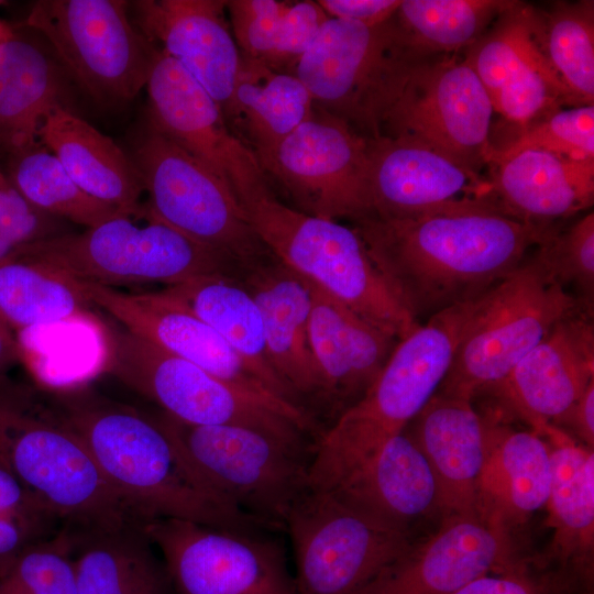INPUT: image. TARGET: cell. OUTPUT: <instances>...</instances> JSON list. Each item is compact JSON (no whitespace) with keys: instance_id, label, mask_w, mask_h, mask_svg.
<instances>
[{"instance_id":"e575fe53","label":"cell","mask_w":594,"mask_h":594,"mask_svg":"<svg viewBox=\"0 0 594 594\" xmlns=\"http://www.w3.org/2000/svg\"><path fill=\"white\" fill-rule=\"evenodd\" d=\"M314 110L310 92L294 74L242 57L227 119L245 135L243 142L254 154L276 145Z\"/></svg>"},{"instance_id":"7bdbcfd3","label":"cell","mask_w":594,"mask_h":594,"mask_svg":"<svg viewBox=\"0 0 594 594\" xmlns=\"http://www.w3.org/2000/svg\"><path fill=\"white\" fill-rule=\"evenodd\" d=\"M453 594H593V580L546 561L520 559L482 575Z\"/></svg>"},{"instance_id":"7dc6e473","label":"cell","mask_w":594,"mask_h":594,"mask_svg":"<svg viewBox=\"0 0 594 594\" xmlns=\"http://www.w3.org/2000/svg\"><path fill=\"white\" fill-rule=\"evenodd\" d=\"M62 526L48 519L0 514V578L32 544L55 536Z\"/></svg>"},{"instance_id":"7402d4cb","label":"cell","mask_w":594,"mask_h":594,"mask_svg":"<svg viewBox=\"0 0 594 594\" xmlns=\"http://www.w3.org/2000/svg\"><path fill=\"white\" fill-rule=\"evenodd\" d=\"M79 283L90 305L133 334L241 388L278 398L212 327L164 289L124 293Z\"/></svg>"},{"instance_id":"2e32d148","label":"cell","mask_w":594,"mask_h":594,"mask_svg":"<svg viewBox=\"0 0 594 594\" xmlns=\"http://www.w3.org/2000/svg\"><path fill=\"white\" fill-rule=\"evenodd\" d=\"M369 139L317 108L309 119L268 150L255 153L295 209L351 222L370 213Z\"/></svg>"},{"instance_id":"4dcf8cb0","label":"cell","mask_w":594,"mask_h":594,"mask_svg":"<svg viewBox=\"0 0 594 594\" xmlns=\"http://www.w3.org/2000/svg\"><path fill=\"white\" fill-rule=\"evenodd\" d=\"M550 440L551 484L546 506L553 529L546 560L593 578L594 453L562 429L548 425L540 433Z\"/></svg>"},{"instance_id":"83f0119b","label":"cell","mask_w":594,"mask_h":594,"mask_svg":"<svg viewBox=\"0 0 594 594\" xmlns=\"http://www.w3.org/2000/svg\"><path fill=\"white\" fill-rule=\"evenodd\" d=\"M405 431L433 472L444 517L480 513L477 495L486 457V429L473 402L437 392Z\"/></svg>"},{"instance_id":"1f68e13d","label":"cell","mask_w":594,"mask_h":594,"mask_svg":"<svg viewBox=\"0 0 594 594\" xmlns=\"http://www.w3.org/2000/svg\"><path fill=\"white\" fill-rule=\"evenodd\" d=\"M164 290L212 327L275 396L301 408L273 370L261 312L238 276L212 274Z\"/></svg>"},{"instance_id":"9a60e30c","label":"cell","mask_w":594,"mask_h":594,"mask_svg":"<svg viewBox=\"0 0 594 594\" xmlns=\"http://www.w3.org/2000/svg\"><path fill=\"white\" fill-rule=\"evenodd\" d=\"M407 57L392 19L366 26L329 18L294 75L317 108L343 120L362 136L376 139L394 79Z\"/></svg>"},{"instance_id":"d6986e66","label":"cell","mask_w":594,"mask_h":594,"mask_svg":"<svg viewBox=\"0 0 594 594\" xmlns=\"http://www.w3.org/2000/svg\"><path fill=\"white\" fill-rule=\"evenodd\" d=\"M521 558L510 530L481 513L448 515L424 540L384 565L355 594H453Z\"/></svg>"},{"instance_id":"c3c4849f","label":"cell","mask_w":594,"mask_h":594,"mask_svg":"<svg viewBox=\"0 0 594 594\" xmlns=\"http://www.w3.org/2000/svg\"><path fill=\"white\" fill-rule=\"evenodd\" d=\"M329 18L377 26L389 21L402 0H319Z\"/></svg>"},{"instance_id":"7a4b0ae2","label":"cell","mask_w":594,"mask_h":594,"mask_svg":"<svg viewBox=\"0 0 594 594\" xmlns=\"http://www.w3.org/2000/svg\"><path fill=\"white\" fill-rule=\"evenodd\" d=\"M47 394L142 524L175 518L238 530H268L209 486L158 413L120 403L90 386H59Z\"/></svg>"},{"instance_id":"cb8c5ba5","label":"cell","mask_w":594,"mask_h":594,"mask_svg":"<svg viewBox=\"0 0 594 594\" xmlns=\"http://www.w3.org/2000/svg\"><path fill=\"white\" fill-rule=\"evenodd\" d=\"M136 24L183 66L220 106L226 118L241 65L226 0H139Z\"/></svg>"},{"instance_id":"681fc988","label":"cell","mask_w":594,"mask_h":594,"mask_svg":"<svg viewBox=\"0 0 594 594\" xmlns=\"http://www.w3.org/2000/svg\"><path fill=\"white\" fill-rule=\"evenodd\" d=\"M0 514H16L61 524L58 518L2 464H0Z\"/></svg>"},{"instance_id":"f35d334b","label":"cell","mask_w":594,"mask_h":594,"mask_svg":"<svg viewBox=\"0 0 594 594\" xmlns=\"http://www.w3.org/2000/svg\"><path fill=\"white\" fill-rule=\"evenodd\" d=\"M539 11L550 64L580 106L594 105V2L559 1Z\"/></svg>"},{"instance_id":"ab89813d","label":"cell","mask_w":594,"mask_h":594,"mask_svg":"<svg viewBox=\"0 0 594 594\" xmlns=\"http://www.w3.org/2000/svg\"><path fill=\"white\" fill-rule=\"evenodd\" d=\"M549 273L573 295L593 309L594 299V213L566 227L553 226L534 249Z\"/></svg>"},{"instance_id":"ffe728a7","label":"cell","mask_w":594,"mask_h":594,"mask_svg":"<svg viewBox=\"0 0 594 594\" xmlns=\"http://www.w3.org/2000/svg\"><path fill=\"white\" fill-rule=\"evenodd\" d=\"M370 213L405 218L496 208L486 175L406 139H369ZM501 212V211H499Z\"/></svg>"},{"instance_id":"f5cc1de1","label":"cell","mask_w":594,"mask_h":594,"mask_svg":"<svg viewBox=\"0 0 594 594\" xmlns=\"http://www.w3.org/2000/svg\"><path fill=\"white\" fill-rule=\"evenodd\" d=\"M13 34L14 32L12 29L6 22L0 20V44Z\"/></svg>"},{"instance_id":"484cf974","label":"cell","mask_w":594,"mask_h":594,"mask_svg":"<svg viewBox=\"0 0 594 594\" xmlns=\"http://www.w3.org/2000/svg\"><path fill=\"white\" fill-rule=\"evenodd\" d=\"M486 170L498 211L528 224L556 226L593 205L594 160L525 150Z\"/></svg>"},{"instance_id":"e0dca14e","label":"cell","mask_w":594,"mask_h":594,"mask_svg":"<svg viewBox=\"0 0 594 594\" xmlns=\"http://www.w3.org/2000/svg\"><path fill=\"white\" fill-rule=\"evenodd\" d=\"M151 130L213 170L242 207L273 195L253 151L228 125L220 106L176 61L157 50L147 78Z\"/></svg>"},{"instance_id":"277c9868","label":"cell","mask_w":594,"mask_h":594,"mask_svg":"<svg viewBox=\"0 0 594 594\" xmlns=\"http://www.w3.org/2000/svg\"><path fill=\"white\" fill-rule=\"evenodd\" d=\"M0 464L73 534L141 524L47 391L0 377Z\"/></svg>"},{"instance_id":"7c38bea8","label":"cell","mask_w":594,"mask_h":594,"mask_svg":"<svg viewBox=\"0 0 594 594\" xmlns=\"http://www.w3.org/2000/svg\"><path fill=\"white\" fill-rule=\"evenodd\" d=\"M297 594H355L415 538L345 503L307 487L285 524Z\"/></svg>"},{"instance_id":"db71d44e","label":"cell","mask_w":594,"mask_h":594,"mask_svg":"<svg viewBox=\"0 0 594 594\" xmlns=\"http://www.w3.org/2000/svg\"><path fill=\"white\" fill-rule=\"evenodd\" d=\"M2 4H3V1L0 0V6H2Z\"/></svg>"},{"instance_id":"bcb514c9","label":"cell","mask_w":594,"mask_h":594,"mask_svg":"<svg viewBox=\"0 0 594 594\" xmlns=\"http://www.w3.org/2000/svg\"><path fill=\"white\" fill-rule=\"evenodd\" d=\"M53 218L29 204L9 180L0 186V235L15 249L56 237Z\"/></svg>"},{"instance_id":"ac0fdd59","label":"cell","mask_w":594,"mask_h":594,"mask_svg":"<svg viewBox=\"0 0 594 594\" xmlns=\"http://www.w3.org/2000/svg\"><path fill=\"white\" fill-rule=\"evenodd\" d=\"M463 54L494 112L521 128L580 106L546 55L540 11L531 4L514 1Z\"/></svg>"},{"instance_id":"d590c367","label":"cell","mask_w":594,"mask_h":594,"mask_svg":"<svg viewBox=\"0 0 594 594\" xmlns=\"http://www.w3.org/2000/svg\"><path fill=\"white\" fill-rule=\"evenodd\" d=\"M89 306L78 280L18 251L0 261V319L12 330L85 317Z\"/></svg>"},{"instance_id":"74e56055","label":"cell","mask_w":594,"mask_h":594,"mask_svg":"<svg viewBox=\"0 0 594 594\" xmlns=\"http://www.w3.org/2000/svg\"><path fill=\"white\" fill-rule=\"evenodd\" d=\"M7 178L34 208L87 229L127 215L84 191L58 160L38 145L9 156Z\"/></svg>"},{"instance_id":"4316f807","label":"cell","mask_w":594,"mask_h":594,"mask_svg":"<svg viewBox=\"0 0 594 594\" xmlns=\"http://www.w3.org/2000/svg\"><path fill=\"white\" fill-rule=\"evenodd\" d=\"M322 491L413 537L422 520L444 517L433 472L405 430L363 466Z\"/></svg>"},{"instance_id":"f1b7e54d","label":"cell","mask_w":594,"mask_h":594,"mask_svg":"<svg viewBox=\"0 0 594 594\" xmlns=\"http://www.w3.org/2000/svg\"><path fill=\"white\" fill-rule=\"evenodd\" d=\"M479 512L508 530L546 506L551 484L550 447L536 431L516 430L490 414Z\"/></svg>"},{"instance_id":"60d3db41","label":"cell","mask_w":594,"mask_h":594,"mask_svg":"<svg viewBox=\"0 0 594 594\" xmlns=\"http://www.w3.org/2000/svg\"><path fill=\"white\" fill-rule=\"evenodd\" d=\"M73 547L64 528L30 546L0 578V594H78Z\"/></svg>"},{"instance_id":"6da1fadb","label":"cell","mask_w":594,"mask_h":594,"mask_svg":"<svg viewBox=\"0 0 594 594\" xmlns=\"http://www.w3.org/2000/svg\"><path fill=\"white\" fill-rule=\"evenodd\" d=\"M352 227L399 301L421 323L492 289L553 226L474 208L405 218L365 216Z\"/></svg>"},{"instance_id":"5bb4252c","label":"cell","mask_w":594,"mask_h":594,"mask_svg":"<svg viewBox=\"0 0 594 594\" xmlns=\"http://www.w3.org/2000/svg\"><path fill=\"white\" fill-rule=\"evenodd\" d=\"M142 528L162 553L174 594H297L285 546L272 531L175 518Z\"/></svg>"},{"instance_id":"816d5d0a","label":"cell","mask_w":594,"mask_h":594,"mask_svg":"<svg viewBox=\"0 0 594 594\" xmlns=\"http://www.w3.org/2000/svg\"><path fill=\"white\" fill-rule=\"evenodd\" d=\"M20 360V351L13 330L0 319V377Z\"/></svg>"},{"instance_id":"f6af8a7d","label":"cell","mask_w":594,"mask_h":594,"mask_svg":"<svg viewBox=\"0 0 594 594\" xmlns=\"http://www.w3.org/2000/svg\"><path fill=\"white\" fill-rule=\"evenodd\" d=\"M329 19L317 1H289L268 67L294 74L297 63Z\"/></svg>"},{"instance_id":"f546056e","label":"cell","mask_w":594,"mask_h":594,"mask_svg":"<svg viewBox=\"0 0 594 594\" xmlns=\"http://www.w3.org/2000/svg\"><path fill=\"white\" fill-rule=\"evenodd\" d=\"M37 141L88 195L127 215L142 213L144 189L133 161L86 120L55 105L43 119Z\"/></svg>"},{"instance_id":"30bf717a","label":"cell","mask_w":594,"mask_h":594,"mask_svg":"<svg viewBox=\"0 0 594 594\" xmlns=\"http://www.w3.org/2000/svg\"><path fill=\"white\" fill-rule=\"evenodd\" d=\"M493 114L464 54L408 57L394 79L378 138L417 142L485 175Z\"/></svg>"},{"instance_id":"603a6c76","label":"cell","mask_w":594,"mask_h":594,"mask_svg":"<svg viewBox=\"0 0 594 594\" xmlns=\"http://www.w3.org/2000/svg\"><path fill=\"white\" fill-rule=\"evenodd\" d=\"M309 285V341L320 377L315 420L323 433L365 395L399 340Z\"/></svg>"},{"instance_id":"836d02e7","label":"cell","mask_w":594,"mask_h":594,"mask_svg":"<svg viewBox=\"0 0 594 594\" xmlns=\"http://www.w3.org/2000/svg\"><path fill=\"white\" fill-rule=\"evenodd\" d=\"M53 61L15 33L0 44V150L9 156L38 145L45 114L59 103Z\"/></svg>"},{"instance_id":"8992f818","label":"cell","mask_w":594,"mask_h":594,"mask_svg":"<svg viewBox=\"0 0 594 594\" xmlns=\"http://www.w3.org/2000/svg\"><path fill=\"white\" fill-rule=\"evenodd\" d=\"M108 331L105 372L182 422L240 425L295 438L321 435L306 411L286 400L241 388L122 327Z\"/></svg>"},{"instance_id":"8fae6325","label":"cell","mask_w":594,"mask_h":594,"mask_svg":"<svg viewBox=\"0 0 594 594\" xmlns=\"http://www.w3.org/2000/svg\"><path fill=\"white\" fill-rule=\"evenodd\" d=\"M132 161L148 196L144 216L219 254L237 275L273 256L231 188L177 144L150 129Z\"/></svg>"},{"instance_id":"44dd1931","label":"cell","mask_w":594,"mask_h":594,"mask_svg":"<svg viewBox=\"0 0 594 594\" xmlns=\"http://www.w3.org/2000/svg\"><path fill=\"white\" fill-rule=\"evenodd\" d=\"M594 382L593 309L580 307L558 321L495 387L486 392L497 409L540 433L554 425Z\"/></svg>"},{"instance_id":"f907efd6","label":"cell","mask_w":594,"mask_h":594,"mask_svg":"<svg viewBox=\"0 0 594 594\" xmlns=\"http://www.w3.org/2000/svg\"><path fill=\"white\" fill-rule=\"evenodd\" d=\"M570 429L582 443L594 446V382H592L570 409L553 425Z\"/></svg>"},{"instance_id":"4fadbf2b","label":"cell","mask_w":594,"mask_h":594,"mask_svg":"<svg viewBox=\"0 0 594 594\" xmlns=\"http://www.w3.org/2000/svg\"><path fill=\"white\" fill-rule=\"evenodd\" d=\"M123 0H40L25 24L38 31L77 82L100 102L132 100L146 86L156 48Z\"/></svg>"},{"instance_id":"3957f363","label":"cell","mask_w":594,"mask_h":594,"mask_svg":"<svg viewBox=\"0 0 594 594\" xmlns=\"http://www.w3.org/2000/svg\"><path fill=\"white\" fill-rule=\"evenodd\" d=\"M490 290L439 311L398 341L365 395L320 436L309 487H333L406 429L439 389Z\"/></svg>"},{"instance_id":"d4e9b609","label":"cell","mask_w":594,"mask_h":594,"mask_svg":"<svg viewBox=\"0 0 594 594\" xmlns=\"http://www.w3.org/2000/svg\"><path fill=\"white\" fill-rule=\"evenodd\" d=\"M238 277L261 312L273 370L315 420L320 377L309 341V283L274 255Z\"/></svg>"},{"instance_id":"52a82bcc","label":"cell","mask_w":594,"mask_h":594,"mask_svg":"<svg viewBox=\"0 0 594 594\" xmlns=\"http://www.w3.org/2000/svg\"><path fill=\"white\" fill-rule=\"evenodd\" d=\"M158 415L217 494L268 530L285 531L293 505L308 487L317 439L240 425H189Z\"/></svg>"},{"instance_id":"9c48e42d","label":"cell","mask_w":594,"mask_h":594,"mask_svg":"<svg viewBox=\"0 0 594 594\" xmlns=\"http://www.w3.org/2000/svg\"><path fill=\"white\" fill-rule=\"evenodd\" d=\"M580 307L586 306L549 273L532 250L490 290L437 392L474 402L498 385L558 321Z\"/></svg>"},{"instance_id":"ba28073f","label":"cell","mask_w":594,"mask_h":594,"mask_svg":"<svg viewBox=\"0 0 594 594\" xmlns=\"http://www.w3.org/2000/svg\"><path fill=\"white\" fill-rule=\"evenodd\" d=\"M120 215L79 234H59L18 248L19 253L76 280L107 287L167 286L212 275H235L226 258L143 215Z\"/></svg>"},{"instance_id":"b9f144b4","label":"cell","mask_w":594,"mask_h":594,"mask_svg":"<svg viewBox=\"0 0 594 594\" xmlns=\"http://www.w3.org/2000/svg\"><path fill=\"white\" fill-rule=\"evenodd\" d=\"M525 150L547 151L579 161L594 160V105L562 108L522 127L506 146H494L488 165Z\"/></svg>"},{"instance_id":"ee69618b","label":"cell","mask_w":594,"mask_h":594,"mask_svg":"<svg viewBox=\"0 0 594 594\" xmlns=\"http://www.w3.org/2000/svg\"><path fill=\"white\" fill-rule=\"evenodd\" d=\"M289 1L228 0L227 14L241 56L268 65Z\"/></svg>"},{"instance_id":"5b68a950","label":"cell","mask_w":594,"mask_h":594,"mask_svg":"<svg viewBox=\"0 0 594 594\" xmlns=\"http://www.w3.org/2000/svg\"><path fill=\"white\" fill-rule=\"evenodd\" d=\"M267 250L288 268L402 340L419 324L399 301L351 226L304 213L274 195L244 206Z\"/></svg>"},{"instance_id":"d6a6232c","label":"cell","mask_w":594,"mask_h":594,"mask_svg":"<svg viewBox=\"0 0 594 594\" xmlns=\"http://www.w3.org/2000/svg\"><path fill=\"white\" fill-rule=\"evenodd\" d=\"M69 534L78 594H174L142 524Z\"/></svg>"},{"instance_id":"8d00e7d4","label":"cell","mask_w":594,"mask_h":594,"mask_svg":"<svg viewBox=\"0 0 594 594\" xmlns=\"http://www.w3.org/2000/svg\"><path fill=\"white\" fill-rule=\"evenodd\" d=\"M513 0H402L392 18L410 57L460 54L472 46Z\"/></svg>"}]
</instances>
